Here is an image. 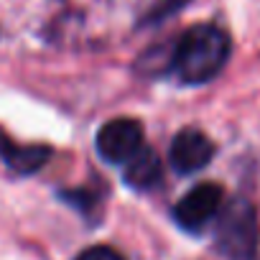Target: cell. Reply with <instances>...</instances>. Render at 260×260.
I'll use <instances>...</instances> for the list:
<instances>
[{
  "label": "cell",
  "mask_w": 260,
  "mask_h": 260,
  "mask_svg": "<svg viewBox=\"0 0 260 260\" xmlns=\"http://www.w3.org/2000/svg\"><path fill=\"white\" fill-rule=\"evenodd\" d=\"M161 174H164V164H161V156L143 146L138 153H133L125 164H122V179L127 186L133 189H151L161 181Z\"/></svg>",
  "instance_id": "cell-6"
},
{
  "label": "cell",
  "mask_w": 260,
  "mask_h": 260,
  "mask_svg": "<svg viewBox=\"0 0 260 260\" xmlns=\"http://www.w3.org/2000/svg\"><path fill=\"white\" fill-rule=\"evenodd\" d=\"M77 260H125V257L107 245H94V247H87L84 252H79Z\"/></svg>",
  "instance_id": "cell-8"
},
{
  "label": "cell",
  "mask_w": 260,
  "mask_h": 260,
  "mask_svg": "<svg viewBox=\"0 0 260 260\" xmlns=\"http://www.w3.org/2000/svg\"><path fill=\"white\" fill-rule=\"evenodd\" d=\"M230 59V36L212 23H199L184 31L176 41L169 67L184 84L212 82Z\"/></svg>",
  "instance_id": "cell-1"
},
{
  "label": "cell",
  "mask_w": 260,
  "mask_h": 260,
  "mask_svg": "<svg viewBox=\"0 0 260 260\" xmlns=\"http://www.w3.org/2000/svg\"><path fill=\"white\" fill-rule=\"evenodd\" d=\"M97 153L115 166H122L133 153L143 148V125L133 117H115L97 133Z\"/></svg>",
  "instance_id": "cell-4"
},
{
  "label": "cell",
  "mask_w": 260,
  "mask_h": 260,
  "mask_svg": "<svg viewBox=\"0 0 260 260\" xmlns=\"http://www.w3.org/2000/svg\"><path fill=\"white\" fill-rule=\"evenodd\" d=\"M214 156V143L197 127H184L176 133L169 148V161L176 174H197L204 166H209Z\"/></svg>",
  "instance_id": "cell-5"
},
{
  "label": "cell",
  "mask_w": 260,
  "mask_h": 260,
  "mask_svg": "<svg viewBox=\"0 0 260 260\" xmlns=\"http://www.w3.org/2000/svg\"><path fill=\"white\" fill-rule=\"evenodd\" d=\"M257 237V214L247 199L237 197L222 204L214 227V245L227 260H255Z\"/></svg>",
  "instance_id": "cell-2"
},
{
  "label": "cell",
  "mask_w": 260,
  "mask_h": 260,
  "mask_svg": "<svg viewBox=\"0 0 260 260\" xmlns=\"http://www.w3.org/2000/svg\"><path fill=\"white\" fill-rule=\"evenodd\" d=\"M0 158L6 161V166L16 174H34L39 169H44L51 158V148L49 146H18L11 138L0 136Z\"/></svg>",
  "instance_id": "cell-7"
},
{
  "label": "cell",
  "mask_w": 260,
  "mask_h": 260,
  "mask_svg": "<svg viewBox=\"0 0 260 260\" xmlns=\"http://www.w3.org/2000/svg\"><path fill=\"white\" fill-rule=\"evenodd\" d=\"M224 204V191L219 184H199L189 189L174 207V219L186 232H202L209 222L217 219Z\"/></svg>",
  "instance_id": "cell-3"
}]
</instances>
